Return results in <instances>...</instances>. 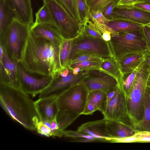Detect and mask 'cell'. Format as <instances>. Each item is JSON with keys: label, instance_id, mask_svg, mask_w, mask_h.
Wrapping results in <instances>:
<instances>
[{"label": "cell", "instance_id": "cell-1", "mask_svg": "<svg viewBox=\"0 0 150 150\" xmlns=\"http://www.w3.org/2000/svg\"><path fill=\"white\" fill-rule=\"evenodd\" d=\"M59 54V47L30 30L21 62L30 73L54 77L61 69Z\"/></svg>", "mask_w": 150, "mask_h": 150}, {"label": "cell", "instance_id": "cell-2", "mask_svg": "<svg viewBox=\"0 0 150 150\" xmlns=\"http://www.w3.org/2000/svg\"><path fill=\"white\" fill-rule=\"evenodd\" d=\"M20 88L0 83V102L5 112L25 128L36 130L40 121L35 101Z\"/></svg>", "mask_w": 150, "mask_h": 150}, {"label": "cell", "instance_id": "cell-3", "mask_svg": "<svg viewBox=\"0 0 150 150\" xmlns=\"http://www.w3.org/2000/svg\"><path fill=\"white\" fill-rule=\"evenodd\" d=\"M148 75L144 61L138 66L133 84L129 92L125 95L128 117L136 128L143 117Z\"/></svg>", "mask_w": 150, "mask_h": 150}, {"label": "cell", "instance_id": "cell-4", "mask_svg": "<svg viewBox=\"0 0 150 150\" xmlns=\"http://www.w3.org/2000/svg\"><path fill=\"white\" fill-rule=\"evenodd\" d=\"M30 26L14 18L0 35V44L11 59L21 61Z\"/></svg>", "mask_w": 150, "mask_h": 150}, {"label": "cell", "instance_id": "cell-5", "mask_svg": "<svg viewBox=\"0 0 150 150\" xmlns=\"http://www.w3.org/2000/svg\"><path fill=\"white\" fill-rule=\"evenodd\" d=\"M109 43L117 61L129 54H144L146 49V41L141 30L115 32L111 34Z\"/></svg>", "mask_w": 150, "mask_h": 150}, {"label": "cell", "instance_id": "cell-6", "mask_svg": "<svg viewBox=\"0 0 150 150\" xmlns=\"http://www.w3.org/2000/svg\"><path fill=\"white\" fill-rule=\"evenodd\" d=\"M50 12L54 25L62 36L74 39L82 31L83 25L76 21L56 0H43Z\"/></svg>", "mask_w": 150, "mask_h": 150}, {"label": "cell", "instance_id": "cell-7", "mask_svg": "<svg viewBox=\"0 0 150 150\" xmlns=\"http://www.w3.org/2000/svg\"><path fill=\"white\" fill-rule=\"evenodd\" d=\"M89 92L82 82L70 87L57 97L59 111H70L81 115Z\"/></svg>", "mask_w": 150, "mask_h": 150}, {"label": "cell", "instance_id": "cell-8", "mask_svg": "<svg viewBox=\"0 0 150 150\" xmlns=\"http://www.w3.org/2000/svg\"><path fill=\"white\" fill-rule=\"evenodd\" d=\"M82 53L92 54L103 58H114L109 42L89 37L81 32L73 39L69 61L74 55Z\"/></svg>", "mask_w": 150, "mask_h": 150}, {"label": "cell", "instance_id": "cell-9", "mask_svg": "<svg viewBox=\"0 0 150 150\" xmlns=\"http://www.w3.org/2000/svg\"><path fill=\"white\" fill-rule=\"evenodd\" d=\"M20 88L30 95H39L51 83L53 77L30 73L24 69L21 62H17Z\"/></svg>", "mask_w": 150, "mask_h": 150}, {"label": "cell", "instance_id": "cell-10", "mask_svg": "<svg viewBox=\"0 0 150 150\" xmlns=\"http://www.w3.org/2000/svg\"><path fill=\"white\" fill-rule=\"evenodd\" d=\"M67 76H56L50 85L39 95V98L57 97L70 87L81 82L87 75L88 71L74 72L71 69Z\"/></svg>", "mask_w": 150, "mask_h": 150}, {"label": "cell", "instance_id": "cell-11", "mask_svg": "<svg viewBox=\"0 0 150 150\" xmlns=\"http://www.w3.org/2000/svg\"><path fill=\"white\" fill-rule=\"evenodd\" d=\"M81 82L89 92L100 90L107 93L118 86L117 81L114 77L99 70L88 71L87 76Z\"/></svg>", "mask_w": 150, "mask_h": 150}, {"label": "cell", "instance_id": "cell-12", "mask_svg": "<svg viewBox=\"0 0 150 150\" xmlns=\"http://www.w3.org/2000/svg\"><path fill=\"white\" fill-rule=\"evenodd\" d=\"M0 44V83L20 88L17 64Z\"/></svg>", "mask_w": 150, "mask_h": 150}, {"label": "cell", "instance_id": "cell-13", "mask_svg": "<svg viewBox=\"0 0 150 150\" xmlns=\"http://www.w3.org/2000/svg\"><path fill=\"white\" fill-rule=\"evenodd\" d=\"M112 19L127 20L146 25L150 23V13L133 5H116L112 12Z\"/></svg>", "mask_w": 150, "mask_h": 150}, {"label": "cell", "instance_id": "cell-14", "mask_svg": "<svg viewBox=\"0 0 150 150\" xmlns=\"http://www.w3.org/2000/svg\"><path fill=\"white\" fill-rule=\"evenodd\" d=\"M103 114L106 119L125 123V119L128 117L125 96L118 86L115 96L108 103L105 110Z\"/></svg>", "mask_w": 150, "mask_h": 150}, {"label": "cell", "instance_id": "cell-15", "mask_svg": "<svg viewBox=\"0 0 150 150\" xmlns=\"http://www.w3.org/2000/svg\"><path fill=\"white\" fill-rule=\"evenodd\" d=\"M35 104L40 121L42 122L53 120L59 111L57 97L39 98Z\"/></svg>", "mask_w": 150, "mask_h": 150}, {"label": "cell", "instance_id": "cell-16", "mask_svg": "<svg viewBox=\"0 0 150 150\" xmlns=\"http://www.w3.org/2000/svg\"><path fill=\"white\" fill-rule=\"evenodd\" d=\"M14 13L16 18L31 25L33 23V9L30 0H3Z\"/></svg>", "mask_w": 150, "mask_h": 150}, {"label": "cell", "instance_id": "cell-17", "mask_svg": "<svg viewBox=\"0 0 150 150\" xmlns=\"http://www.w3.org/2000/svg\"><path fill=\"white\" fill-rule=\"evenodd\" d=\"M30 31L36 36L45 38L59 47L63 37L54 25L49 24H33Z\"/></svg>", "mask_w": 150, "mask_h": 150}, {"label": "cell", "instance_id": "cell-18", "mask_svg": "<svg viewBox=\"0 0 150 150\" xmlns=\"http://www.w3.org/2000/svg\"><path fill=\"white\" fill-rule=\"evenodd\" d=\"M105 119L84 123L78 128L77 130L91 135L97 141L110 142L112 138L105 134L104 125Z\"/></svg>", "mask_w": 150, "mask_h": 150}, {"label": "cell", "instance_id": "cell-19", "mask_svg": "<svg viewBox=\"0 0 150 150\" xmlns=\"http://www.w3.org/2000/svg\"><path fill=\"white\" fill-rule=\"evenodd\" d=\"M104 128L106 135L112 138L129 137L136 133L124 123L106 119Z\"/></svg>", "mask_w": 150, "mask_h": 150}, {"label": "cell", "instance_id": "cell-20", "mask_svg": "<svg viewBox=\"0 0 150 150\" xmlns=\"http://www.w3.org/2000/svg\"><path fill=\"white\" fill-rule=\"evenodd\" d=\"M144 60V54L135 53L124 56L117 61L123 75L131 73Z\"/></svg>", "mask_w": 150, "mask_h": 150}, {"label": "cell", "instance_id": "cell-21", "mask_svg": "<svg viewBox=\"0 0 150 150\" xmlns=\"http://www.w3.org/2000/svg\"><path fill=\"white\" fill-rule=\"evenodd\" d=\"M100 71L110 74L117 80L121 89L123 75L118 62L114 58H103L100 61Z\"/></svg>", "mask_w": 150, "mask_h": 150}, {"label": "cell", "instance_id": "cell-22", "mask_svg": "<svg viewBox=\"0 0 150 150\" xmlns=\"http://www.w3.org/2000/svg\"><path fill=\"white\" fill-rule=\"evenodd\" d=\"M106 25L114 32L140 30L144 25L124 20H110Z\"/></svg>", "mask_w": 150, "mask_h": 150}, {"label": "cell", "instance_id": "cell-23", "mask_svg": "<svg viewBox=\"0 0 150 150\" xmlns=\"http://www.w3.org/2000/svg\"><path fill=\"white\" fill-rule=\"evenodd\" d=\"M80 115L70 111H59L56 117L60 137L63 136L65 129Z\"/></svg>", "mask_w": 150, "mask_h": 150}, {"label": "cell", "instance_id": "cell-24", "mask_svg": "<svg viewBox=\"0 0 150 150\" xmlns=\"http://www.w3.org/2000/svg\"><path fill=\"white\" fill-rule=\"evenodd\" d=\"M87 100L93 104L102 114L105 111L107 103V93L100 90L89 92Z\"/></svg>", "mask_w": 150, "mask_h": 150}, {"label": "cell", "instance_id": "cell-25", "mask_svg": "<svg viewBox=\"0 0 150 150\" xmlns=\"http://www.w3.org/2000/svg\"><path fill=\"white\" fill-rule=\"evenodd\" d=\"M14 18L16 17L13 12L5 4L3 0H0V35Z\"/></svg>", "mask_w": 150, "mask_h": 150}, {"label": "cell", "instance_id": "cell-26", "mask_svg": "<svg viewBox=\"0 0 150 150\" xmlns=\"http://www.w3.org/2000/svg\"><path fill=\"white\" fill-rule=\"evenodd\" d=\"M73 39H69L63 38L59 47V60L61 69L67 67Z\"/></svg>", "mask_w": 150, "mask_h": 150}, {"label": "cell", "instance_id": "cell-27", "mask_svg": "<svg viewBox=\"0 0 150 150\" xmlns=\"http://www.w3.org/2000/svg\"><path fill=\"white\" fill-rule=\"evenodd\" d=\"M137 128L142 131L150 132V95L147 89L144 102L143 117Z\"/></svg>", "mask_w": 150, "mask_h": 150}, {"label": "cell", "instance_id": "cell-28", "mask_svg": "<svg viewBox=\"0 0 150 150\" xmlns=\"http://www.w3.org/2000/svg\"><path fill=\"white\" fill-rule=\"evenodd\" d=\"M33 24H49L54 25L50 12L45 4L43 3V5L36 13L35 20Z\"/></svg>", "mask_w": 150, "mask_h": 150}, {"label": "cell", "instance_id": "cell-29", "mask_svg": "<svg viewBox=\"0 0 150 150\" xmlns=\"http://www.w3.org/2000/svg\"><path fill=\"white\" fill-rule=\"evenodd\" d=\"M101 61H84L73 63L68 65L67 67L71 69L76 68H78L80 71L94 70H100V64Z\"/></svg>", "mask_w": 150, "mask_h": 150}, {"label": "cell", "instance_id": "cell-30", "mask_svg": "<svg viewBox=\"0 0 150 150\" xmlns=\"http://www.w3.org/2000/svg\"><path fill=\"white\" fill-rule=\"evenodd\" d=\"M63 136L65 137L73 138L76 142H91L97 141L93 137L78 130H65Z\"/></svg>", "mask_w": 150, "mask_h": 150}, {"label": "cell", "instance_id": "cell-31", "mask_svg": "<svg viewBox=\"0 0 150 150\" xmlns=\"http://www.w3.org/2000/svg\"><path fill=\"white\" fill-rule=\"evenodd\" d=\"M76 21L82 24L75 0H56Z\"/></svg>", "mask_w": 150, "mask_h": 150}, {"label": "cell", "instance_id": "cell-32", "mask_svg": "<svg viewBox=\"0 0 150 150\" xmlns=\"http://www.w3.org/2000/svg\"><path fill=\"white\" fill-rule=\"evenodd\" d=\"M119 0H86V2L89 10H100L103 12L108 4L113 3L116 5Z\"/></svg>", "mask_w": 150, "mask_h": 150}, {"label": "cell", "instance_id": "cell-33", "mask_svg": "<svg viewBox=\"0 0 150 150\" xmlns=\"http://www.w3.org/2000/svg\"><path fill=\"white\" fill-rule=\"evenodd\" d=\"M138 67L131 73L123 75L121 90L125 95L129 92L133 84L137 72Z\"/></svg>", "mask_w": 150, "mask_h": 150}, {"label": "cell", "instance_id": "cell-34", "mask_svg": "<svg viewBox=\"0 0 150 150\" xmlns=\"http://www.w3.org/2000/svg\"><path fill=\"white\" fill-rule=\"evenodd\" d=\"M103 58L99 56L91 53L78 54L74 56L69 60L68 66L75 63L86 60L101 61Z\"/></svg>", "mask_w": 150, "mask_h": 150}, {"label": "cell", "instance_id": "cell-35", "mask_svg": "<svg viewBox=\"0 0 150 150\" xmlns=\"http://www.w3.org/2000/svg\"><path fill=\"white\" fill-rule=\"evenodd\" d=\"M75 1L81 23L83 24L89 13V8L86 4V0H75Z\"/></svg>", "mask_w": 150, "mask_h": 150}, {"label": "cell", "instance_id": "cell-36", "mask_svg": "<svg viewBox=\"0 0 150 150\" xmlns=\"http://www.w3.org/2000/svg\"><path fill=\"white\" fill-rule=\"evenodd\" d=\"M89 13L93 19L101 24L107 25L110 21L106 18L100 10L94 11L89 10Z\"/></svg>", "mask_w": 150, "mask_h": 150}, {"label": "cell", "instance_id": "cell-37", "mask_svg": "<svg viewBox=\"0 0 150 150\" xmlns=\"http://www.w3.org/2000/svg\"><path fill=\"white\" fill-rule=\"evenodd\" d=\"M36 130L38 133L42 135L48 137H52L50 128L41 121L36 125Z\"/></svg>", "mask_w": 150, "mask_h": 150}, {"label": "cell", "instance_id": "cell-38", "mask_svg": "<svg viewBox=\"0 0 150 150\" xmlns=\"http://www.w3.org/2000/svg\"><path fill=\"white\" fill-rule=\"evenodd\" d=\"M136 133L134 135L129 137L122 138H112L110 142L125 143L137 142V138Z\"/></svg>", "mask_w": 150, "mask_h": 150}, {"label": "cell", "instance_id": "cell-39", "mask_svg": "<svg viewBox=\"0 0 150 150\" xmlns=\"http://www.w3.org/2000/svg\"><path fill=\"white\" fill-rule=\"evenodd\" d=\"M137 142H150V132L142 131L136 132Z\"/></svg>", "mask_w": 150, "mask_h": 150}, {"label": "cell", "instance_id": "cell-40", "mask_svg": "<svg viewBox=\"0 0 150 150\" xmlns=\"http://www.w3.org/2000/svg\"><path fill=\"white\" fill-rule=\"evenodd\" d=\"M141 31L146 41V49L150 48V27L147 25H144Z\"/></svg>", "mask_w": 150, "mask_h": 150}, {"label": "cell", "instance_id": "cell-41", "mask_svg": "<svg viewBox=\"0 0 150 150\" xmlns=\"http://www.w3.org/2000/svg\"><path fill=\"white\" fill-rule=\"evenodd\" d=\"M116 5L112 3L107 5L102 12L104 16L107 19L112 20V13L114 8Z\"/></svg>", "mask_w": 150, "mask_h": 150}, {"label": "cell", "instance_id": "cell-42", "mask_svg": "<svg viewBox=\"0 0 150 150\" xmlns=\"http://www.w3.org/2000/svg\"><path fill=\"white\" fill-rule=\"evenodd\" d=\"M98 110L94 105L90 101L87 100L82 115H92L94 112Z\"/></svg>", "mask_w": 150, "mask_h": 150}, {"label": "cell", "instance_id": "cell-43", "mask_svg": "<svg viewBox=\"0 0 150 150\" xmlns=\"http://www.w3.org/2000/svg\"><path fill=\"white\" fill-rule=\"evenodd\" d=\"M144 1V0H119L116 5H133L136 3L143 2Z\"/></svg>", "mask_w": 150, "mask_h": 150}, {"label": "cell", "instance_id": "cell-44", "mask_svg": "<svg viewBox=\"0 0 150 150\" xmlns=\"http://www.w3.org/2000/svg\"><path fill=\"white\" fill-rule=\"evenodd\" d=\"M133 5L138 8L150 13V4L142 2L135 4Z\"/></svg>", "mask_w": 150, "mask_h": 150}, {"label": "cell", "instance_id": "cell-45", "mask_svg": "<svg viewBox=\"0 0 150 150\" xmlns=\"http://www.w3.org/2000/svg\"><path fill=\"white\" fill-rule=\"evenodd\" d=\"M144 62L146 70L149 74H150V55L144 54Z\"/></svg>", "mask_w": 150, "mask_h": 150}, {"label": "cell", "instance_id": "cell-46", "mask_svg": "<svg viewBox=\"0 0 150 150\" xmlns=\"http://www.w3.org/2000/svg\"><path fill=\"white\" fill-rule=\"evenodd\" d=\"M118 86L113 90L107 93V103L115 96L117 91Z\"/></svg>", "mask_w": 150, "mask_h": 150}, {"label": "cell", "instance_id": "cell-47", "mask_svg": "<svg viewBox=\"0 0 150 150\" xmlns=\"http://www.w3.org/2000/svg\"><path fill=\"white\" fill-rule=\"evenodd\" d=\"M147 85H150V74L148 75V76Z\"/></svg>", "mask_w": 150, "mask_h": 150}, {"label": "cell", "instance_id": "cell-48", "mask_svg": "<svg viewBox=\"0 0 150 150\" xmlns=\"http://www.w3.org/2000/svg\"><path fill=\"white\" fill-rule=\"evenodd\" d=\"M147 90L150 95V85H147Z\"/></svg>", "mask_w": 150, "mask_h": 150}, {"label": "cell", "instance_id": "cell-49", "mask_svg": "<svg viewBox=\"0 0 150 150\" xmlns=\"http://www.w3.org/2000/svg\"><path fill=\"white\" fill-rule=\"evenodd\" d=\"M143 2H145L150 4V0H144Z\"/></svg>", "mask_w": 150, "mask_h": 150}, {"label": "cell", "instance_id": "cell-50", "mask_svg": "<svg viewBox=\"0 0 150 150\" xmlns=\"http://www.w3.org/2000/svg\"><path fill=\"white\" fill-rule=\"evenodd\" d=\"M148 25V26H149L150 27V23H149V24H148V25Z\"/></svg>", "mask_w": 150, "mask_h": 150}]
</instances>
